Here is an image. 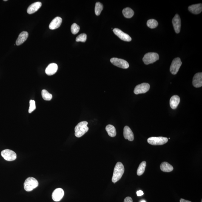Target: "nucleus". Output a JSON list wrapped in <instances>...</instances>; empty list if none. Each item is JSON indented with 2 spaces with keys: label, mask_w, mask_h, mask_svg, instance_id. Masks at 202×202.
<instances>
[{
  "label": "nucleus",
  "mask_w": 202,
  "mask_h": 202,
  "mask_svg": "<svg viewBox=\"0 0 202 202\" xmlns=\"http://www.w3.org/2000/svg\"><path fill=\"white\" fill-rule=\"evenodd\" d=\"M140 202H146L145 201V200H142V201H141Z\"/></svg>",
  "instance_id": "72a5a7b5"
},
{
  "label": "nucleus",
  "mask_w": 202,
  "mask_h": 202,
  "mask_svg": "<svg viewBox=\"0 0 202 202\" xmlns=\"http://www.w3.org/2000/svg\"><path fill=\"white\" fill-rule=\"evenodd\" d=\"M87 36L85 33H82L77 37L76 39V42H85L87 40Z\"/></svg>",
  "instance_id": "c85d7f7f"
},
{
  "label": "nucleus",
  "mask_w": 202,
  "mask_h": 202,
  "mask_svg": "<svg viewBox=\"0 0 202 202\" xmlns=\"http://www.w3.org/2000/svg\"><path fill=\"white\" fill-rule=\"evenodd\" d=\"M38 180L36 179L33 177H29L24 182V189L26 191L30 192L38 187Z\"/></svg>",
  "instance_id": "7ed1b4c3"
},
{
  "label": "nucleus",
  "mask_w": 202,
  "mask_h": 202,
  "mask_svg": "<svg viewBox=\"0 0 202 202\" xmlns=\"http://www.w3.org/2000/svg\"><path fill=\"white\" fill-rule=\"evenodd\" d=\"M158 22L155 19H152L148 20L147 22V25L151 29H154L158 26Z\"/></svg>",
  "instance_id": "bb28decb"
},
{
  "label": "nucleus",
  "mask_w": 202,
  "mask_h": 202,
  "mask_svg": "<svg viewBox=\"0 0 202 202\" xmlns=\"http://www.w3.org/2000/svg\"><path fill=\"white\" fill-rule=\"evenodd\" d=\"M172 23L176 33H179L180 32L181 26V19L179 15L177 14H176L172 19Z\"/></svg>",
  "instance_id": "f8f14e48"
},
{
  "label": "nucleus",
  "mask_w": 202,
  "mask_h": 202,
  "mask_svg": "<svg viewBox=\"0 0 202 202\" xmlns=\"http://www.w3.org/2000/svg\"><path fill=\"white\" fill-rule=\"evenodd\" d=\"M160 169L163 172H170L173 170V167L169 163L164 162L162 163L160 165Z\"/></svg>",
  "instance_id": "412c9836"
},
{
  "label": "nucleus",
  "mask_w": 202,
  "mask_h": 202,
  "mask_svg": "<svg viewBox=\"0 0 202 202\" xmlns=\"http://www.w3.org/2000/svg\"><path fill=\"white\" fill-rule=\"evenodd\" d=\"M41 94L43 99L45 101H50L52 99V95L45 89H43L42 91Z\"/></svg>",
  "instance_id": "393cba45"
},
{
  "label": "nucleus",
  "mask_w": 202,
  "mask_h": 202,
  "mask_svg": "<svg viewBox=\"0 0 202 202\" xmlns=\"http://www.w3.org/2000/svg\"><path fill=\"white\" fill-rule=\"evenodd\" d=\"M4 1H7V0H4Z\"/></svg>",
  "instance_id": "f704fd0d"
},
{
  "label": "nucleus",
  "mask_w": 202,
  "mask_h": 202,
  "mask_svg": "<svg viewBox=\"0 0 202 202\" xmlns=\"http://www.w3.org/2000/svg\"><path fill=\"white\" fill-rule=\"evenodd\" d=\"M88 123L86 121L81 122L77 124L75 129V135L77 138H81L89 131L87 126Z\"/></svg>",
  "instance_id": "f03ea898"
},
{
  "label": "nucleus",
  "mask_w": 202,
  "mask_h": 202,
  "mask_svg": "<svg viewBox=\"0 0 202 202\" xmlns=\"http://www.w3.org/2000/svg\"><path fill=\"white\" fill-rule=\"evenodd\" d=\"M124 136L126 139L132 141L134 139V135L130 128L127 126H125L124 129Z\"/></svg>",
  "instance_id": "f3484780"
},
{
  "label": "nucleus",
  "mask_w": 202,
  "mask_h": 202,
  "mask_svg": "<svg viewBox=\"0 0 202 202\" xmlns=\"http://www.w3.org/2000/svg\"><path fill=\"white\" fill-rule=\"evenodd\" d=\"M193 85L195 88H200L202 86V73L196 74L194 76L192 81Z\"/></svg>",
  "instance_id": "ddd939ff"
},
{
  "label": "nucleus",
  "mask_w": 202,
  "mask_h": 202,
  "mask_svg": "<svg viewBox=\"0 0 202 202\" xmlns=\"http://www.w3.org/2000/svg\"><path fill=\"white\" fill-rule=\"evenodd\" d=\"M124 202H133V201L131 197H128L125 199Z\"/></svg>",
  "instance_id": "7c9ffc66"
},
{
  "label": "nucleus",
  "mask_w": 202,
  "mask_h": 202,
  "mask_svg": "<svg viewBox=\"0 0 202 202\" xmlns=\"http://www.w3.org/2000/svg\"><path fill=\"white\" fill-rule=\"evenodd\" d=\"M143 192L142 191L140 190L138 191L137 192V195L138 196H141L143 195Z\"/></svg>",
  "instance_id": "2f4dec72"
},
{
  "label": "nucleus",
  "mask_w": 202,
  "mask_h": 202,
  "mask_svg": "<svg viewBox=\"0 0 202 202\" xmlns=\"http://www.w3.org/2000/svg\"><path fill=\"white\" fill-rule=\"evenodd\" d=\"M180 202H192L189 201H188V200H185L181 198L180 199Z\"/></svg>",
  "instance_id": "473e14b6"
},
{
  "label": "nucleus",
  "mask_w": 202,
  "mask_h": 202,
  "mask_svg": "<svg viewBox=\"0 0 202 202\" xmlns=\"http://www.w3.org/2000/svg\"><path fill=\"white\" fill-rule=\"evenodd\" d=\"M123 13L124 16L126 18H129L132 17L134 15V12L132 9L127 7L124 8L123 11Z\"/></svg>",
  "instance_id": "5701e85b"
},
{
  "label": "nucleus",
  "mask_w": 202,
  "mask_h": 202,
  "mask_svg": "<svg viewBox=\"0 0 202 202\" xmlns=\"http://www.w3.org/2000/svg\"><path fill=\"white\" fill-rule=\"evenodd\" d=\"M182 62L180 58H175L172 61L170 67V71L172 75H176L179 70Z\"/></svg>",
  "instance_id": "6e6552de"
},
{
  "label": "nucleus",
  "mask_w": 202,
  "mask_h": 202,
  "mask_svg": "<svg viewBox=\"0 0 202 202\" xmlns=\"http://www.w3.org/2000/svg\"><path fill=\"white\" fill-rule=\"evenodd\" d=\"M146 166V163L145 161H143L140 163L139 166L137 170V175L138 176L142 175L145 172Z\"/></svg>",
  "instance_id": "b1692460"
},
{
  "label": "nucleus",
  "mask_w": 202,
  "mask_h": 202,
  "mask_svg": "<svg viewBox=\"0 0 202 202\" xmlns=\"http://www.w3.org/2000/svg\"><path fill=\"white\" fill-rule=\"evenodd\" d=\"M124 165L121 162L117 163L114 169L112 182L114 183L117 182L121 178L124 172Z\"/></svg>",
  "instance_id": "f257e3e1"
},
{
  "label": "nucleus",
  "mask_w": 202,
  "mask_h": 202,
  "mask_svg": "<svg viewBox=\"0 0 202 202\" xmlns=\"http://www.w3.org/2000/svg\"><path fill=\"white\" fill-rule=\"evenodd\" d=\"M106 130L108 134L111 137H115L117 135L116 130L115 126L111 125H108L106 126Z\"/></svg>",
  "instance_id": "4be33fe9"
},
{
  "label": "nucleus",
  "mask_w": 202,
  "mask_h": 202,
  "mask_svg": "<svg viewBox=\"0 0 202 202\" xmlns=\"http://www.w3.org/2000/svg\"><path fill=\"white\" fill-rule=\"evenodd\" d=\"M62 22V19L60 17H57L54 18L49 25V28L51 30L58 28L61 25Z\"/></svg>",
  "instance_id": "4468645a"
},
{
  "label": "nucleus",
  "mask_w": 202,
  "mask_h": 202,
  "mask_svg": "<svg viewBox=\"0 0 202 202\" xmlns=\"http://www.w3.org/2000/svg\"><path fill=\"white\" fill-rule=\"evenodd\" d=\"M79 30V26L76 23H73L71 27V31L73 35H76L78 33Z\"/></svg>",
  "instance_id": "cd10ccee"
},
{
  "label": "nucleus",
  "mask_w": 202,
  "mask_h": 202,
  "mask_svg": "<svg viewBox=\"0 0 202 202\" xmlns=\"http://www.w3.org/2000/svg\"><path fill=\"white\" fill-rule=\"evenodd\" d=\"M29 104H30V106H29V113H31L36 109L35 102L33 100H30L29 102Z\"/></svg>",
  "instance_id": "c756f323"
},
{
  "label": "nucleus",
  "mask_w": 202,
  "mask_h": 202,
  "mask_svg": "<svg viewBox=\"0 0 202 202\" xmlns=\"http://www.w3.org/2000/svg\"><path fill=\"white\" fill-rule=\"evenodd\" d=\"M64 195V191L62 189L59 188L55 189L52 195V199L54 201L58 202L61 201Z\"/></svg>",
  "instance_id": "9b49d317"
},
{
  "label": "nucleus",
  "mask_w": 202,
  "mask_h": 202,
  "mask_svg": "<svg viewBox=\"0 0 202 202\" xmlns=\"http://www.w3.org/2000/svg\"><path fill=\"white\" fill-rule=\"evenodd\" d=\"M113 31L115 35L123 41L126 42H130L132 41V38L129 35L124 33L120 29L115 28L113 29Z\"/></svg>",
  "instance_id": "9d476101"
},
{
  "label": "nucleus",
  "mask_w": 202,
  "mask_h": 202,
  "mask_svg": "<svg viewBox=\"0 0 202 202\" xmlns=\"http://www.w3.org/2000/svg\"><path fill=\"white\" fill-rule=\"evenodd\" d=\"M180 102L179 97L177 95H174L171 98L169 101V104L171 108L172 109L177 108L178 105Z\"/></svg>",
  "instance_id": "aec40b11"
},
{
  "label": "nucleus",
  "mask_w": 202,
  "mask_h": 202,
  "mask_svg": "<svg viewBox=\"0 0 202 202\" xmlns=\"http://www.w3.org/2000/svg\"><path fill=\"white\" fill-rule=\"evenodd\" d=\"M148 142L152 145H162L168 141V138L163 137H151L148 138Z\"/></svg>",
  "instance_id": "39448f33"
},
{
  "label": "nucleus",
  "mask_w": 202,
  "mask_h": 202,
  "mask_svg": "<svg viewBox=\"0 0 202 202\" xmlns=\"http://www.w3.org/2000/svg\"><path fill=\"white\" fill-rule=\"evenodd\" d=\"M111 63L117 67L124 69H126L129 67V64L125 60L117 58H112L110 59Z\"/></svg>",
  "instance_id": "0eeeda50"
},
{
  "label": "nucleus",
  "mask_w": 202,
  "mask_h": 202,
  "mask_svg": "<svg viewBox=\"0 0 202 202\" xmlns=\"http://www.w3.org/2000/svg\"><path fill=\"white\" fill-rule=\"evenodd\" d=\"M29 33L27 32L23 31L21 32L20 34L17 39L16 40V44L17 45H20L23 44L27 39Z\"/></svg>",
  "instance_id": "a211bd4d"
},
{
  "label": "nucleus",
  "mask_w": 202,
  "mask_h": 202,
  "mask_svg": "<svg viewBox=\"0 0 202 202\" xmlns=\"http://www.w3.org/2000/svg\"><path fill=\"white\" fill-rule=\"evenodd\" d=\"M103 7L102 4L99 2H98L95 4V13L96 15L101 14L102 11L103 10Z\"/></svg>",
  "instance_id": "a878e982"
},
{
  "label": "nucleus",
  "mask_w": 202,
  "mask_h": 202,
  "mask_svg": "<svg viewBox=\"0 0 202 202\" xmlns=\"http://www.w3.org/2000/svg\"><path fill=\"white\" fill-rule=\"evenodd\" d=\"M41 6L42 3L39 2L33 3L28 8L27 13L29 14H33L37 11Z\"/></svg>",
  "instance_id": "dca6fc26"
},
{
  "label": "nucleus",
  "mask_w": 202,
  "mask_h": 202,
  "mask_svg": "<svg viewBox=\"0 0 202 202\" xmlns=\"http://www.w3.org/2000/svg\"><path fill=\"white\" fill-rule=\"evenodd\" d=\"M2 156L7 161H13L16 159L17 155L13 151L10 149H5L1 152Z\"/></svg>",
  "instance_id": "423d86ee"
},
{
  "label": "nucleus",
  "mask_w": 202,
  "mask_h": 202,
  "mask_svg": "<svg viewBox=\"0 0 202 202\" xmlns=\"http://www.w3.org/2000/svg\"><path fill=\"white\" fill-rule=\"evenodd\" d=\"M150 85L148 83H143L138 85L135 88L134 92L135 95L145 93L150 89Z\"/></svg>",
  "instance_id": "1a4fd4ad"
},
{
  "label": "nucleus",
  "mask_w": 202,
  "mask_h": 202,
  "mask_svg": "<svg viewBox=\"0 0 202 202\" xmlns=\"http://www.w3.org/2000/svg\"><path fill=\"white\" fill-rule=\"evenodd\" d=\"M58 68V66L56 64L54 63H51L46 68L45 73L48 75L51 76L56 73Z\"/></svg>",
  "instance_id": "2eb2a0df"
},
{
  "label": "nucleus",
  "mask_w": 202,
  "mask_h": 202,
  "mask_svg": "<svg viewBox=\"0 0 202 202\" xmlns=\"http://www.w3.org/2000/svg\"><path fill=\"white\" fill-rule=\"evenodd\" d=\"M159 59V56L155 52H148L145 54L143 58L145 64L148 65L155 62Z\"/></svg>",
  "instance_id": "20e7f679"
},
{
  "label": "nucleus",
  "mask_w": 202,
  "mask_h": 202,
  "mask_svg": "<svg viewBox=\"0 0 202 202\" xmlns=\"http://www.w3.org/2000/svg\"><path fill=\"white\" fill-rule=\"evenodd\" d=\"M188 10L189 11L195 14H198L201 13L202 11V4H199L189 6Z\"/></svg>",
  "instance_id": "6ab92c4d"
}]
</instances>
